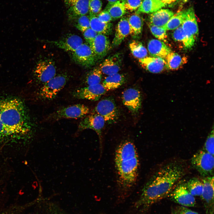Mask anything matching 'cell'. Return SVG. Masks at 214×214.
I'll return each instance as SVG.
<instances>
[{"instance_id": "cell-1", "label": "cell", "mask_w": 214, "mask_h": 214, "mask_svg": "<svg viewBox=\"0 0 214 214\" xmlns=\"http://www.w3.org/2000/svg\"><path fill=\"white\" fill-rule=\"evenodd\" d=\"M185 173V165L178 160L171 161L162 165L146 183L134 207L143 212L168 196Z\"/></svg>"}, {"instance_id": "cell-2", "label": "cell", "mask_w": 214, "mask_h": 214, "mask_svg": "<svg viewBox=\"0 0 214 214\" xmlns=\"http://www.w3.org/2000/svg\"><path fill=\"white\" fill-rule=\"evenodd\" d=\"M115 163L119 197L123 200L130 193L138 176L139 160L133 143L126 141L119 145L115 152Z\"/></svg>"}, {"instance_id": "cell-3", "label": "cell", "mask_w": 214, "mask_h": 214, "mask_svg": "<svg viewBox=\"0 0 214 214\" xmlns=\"http://www.w3.org/2000/svg\"><path fill=\"white\" fill-rule=\"evenodd\" d=\"M22 102L16 98L0 100V138L28 133L32 127Z\"/></svg>"}, {"instance_id": "cell-4", "label": "cell", "mask_w": 214, "mask_h": 214, "mask_svg": "<svg viewBox=\"0 0 214 214\" xmlns=\"http://www.w3.org/2000/svg\"><path fill=\"white\" fill-rule=\"evenodd\" d=\"M69 78L66 74L56 75L42 84L38 92V97L43 101L53 100L65 86Z\"/></svg>"}, {"instance_id": "cell-5", "label": "cell", "mask_w": 214, "mask_h": 214, "mask_svg": "<svg viewBox=\"0 0 214 214\" xmlns=\"http://www.w3.org/2000/svg\"><path fill=\"white\" fill-rule=\"evenodd\" d=\"M191 163L203 177L213 176L214 155L203 150H199L193 156Z\"/></svg>"}, {"instance_id": "cell-6", "label": "cell", "mask_w": 214, "mask_h": 214, "mask_svg": "<svg viewBox=\"0 0 214 214\" xmlns=\"http://www.w3.org/2000/svg\"><path fill=\"white\" fill-rule=\"evenodd\" d=\"M89 111V108L83 104H76L62 108L50 114L46 119L55 121L63 119L81 118L86 116Z\"/></svg>"}, {"instance_id": "cell-7", "label": "cell", "mask_w": 214, "mask_h": 214, "mask_svg": "<svg viewBox=\"0 0 214 214\" xmlns=\"http://www.w3.org/2000/svg\"><path fill=\"white\" fill-rule=\"evenodd\" d=\"M94 111L109 124L116 122L119 117V111L114 100L111 97H106L100 100Z\"/></svg>"}, {"instance_id": "cell-8", "label": "cell", "mask_w": 214, "mask_h": 214, "mask_svg": "<svg viewBox=\"0 0 214 214\" xmlns=\"http://www.w3.org/2000/svg\"><path fill=\"white\" fill-rule=\"evenodd\" d=\"M56 73L54 62L50 59L40 60L36 65L34 71L36 79L42 85L54 77Z\"/></svg>"}, {"instance_id": "cell-9", "label": "cell", "mask_w": 214, "mask_h": 214, "mask_svg": "<svg viewBox=\"0 0 214 214\" xmlns=\"http://www.w3.org/2000/svg\"><path fill=\"white\" fill-rule=\"evenodd\" d=\"M168 197L171 200L184 207H193L196 204L194 196L188 190L185 183L177 185Z\"/></svg>"}, {"instance_id": "cell-10", "label": "cell", "mask_w": 214, "mask_h": 214, "mask_svg": "<svg viewBox=\"0 0 214 214\" xmlns=\"http://www.w3.org/2000/svg\"><path fill=\"white\" fill-rule=\"evenodd\" d=\"M71 57L76 63L86 67L93 65L97 61L89 45L85 43L71 52Z\"/></svg>"}, {"instance_id": "cell-11", "label": "cell", "mask_w": 214, "mask_h": 214, "mask_svg": "<svg viewBox=\"0 0 214 214\" xmlns=\"http://www.w3.org/2000/svg\"><path fill=\"white\" fill-rule=\"evenodd\" d=\"M106 91L103 84H99L77 89L73 92L72 94L76 99L96 101L99 99Z\"/></svg>"}, {"instance_id": "cell-12", "label": "cell", "mask_w": 214, "mask_h": 214, "mask_svg": "<svg viewBox=\"0 0 214 214\" xmlns=\"http://www.w3.org/2000/svg\"><path fill=\"white\" fill-rule=\"evenodd\" d=\"M203 189L200 197L206 214H214V176L203 177Z\"/></svg>"}, {"instance_id": "cell-13", "label": "cell", "mask_w": 214, "mask_h": 214, "mask_svg": "<svg viewBox=\"0 0 214 214\" xmlns=\"http://www.w3.org/2000/svg\"><path fill=\"white\" fill-rule=\"evenodd\" d=\"M105 122L102 117L96 113H94L85 117L81 121L78 125V129L79 131L86 129L94 130L99 136L101 146L102 131Z\"/></svg>"}, {"instance_id": "cell-14", "label": "cell", "mask_w": 214, "mask_h": 214, "mask_svg": "<svg viewBox=\"0 0 214 214\" xmlns=\"http://www.w3.org/2000/svg\"><path fill=\"white\" fill-rule=\"evenodd\" d=\"M123 103L133 114H137L140 108L141 104V92L135 88L126 89L122 93Z\"/></svg>"}, {"instance_id": "cell-15", "label": "cell", "mask_w": 214, "mask_h": 214, "mask_svg": "<svg viewBox=\"0 0 214 214\" xmlns=\"http://www.w3.org/2000/svg\"><path fill=\"white\" fill-rule=\"evenodd\" d=\"M181 26L186 35L196 41L199 35V28L193 7L184 10V19Z\"/></svg>"}, {"instance_id": "cell-16", "label": "cell", "mask_w": 214, "mask_h": 214, "mask_svg": "<svg viewBox=\"0 0 214 214\" xmlns=\"http://www.w3.org/2000/svg\"><path fill=\"white\" fill-rule=\"evenodd\" d=\"M45 41L58 48L71 52L74 51L83 43V40L80 37L73 34H69L58 40Z\"/></svg>"}, {"instance_id": "cell-17", "label": "cell", "mask_w": 214, "mask_h": 214, "mask_svg": "<svg viewBox=\"0 0 214 214\" xmlns=\"http://www.w3.org/2000/svg\"><path fill=\"white\" fill-rule=\"evenodd\" d=\"M89 45L97 61L105 57L111 48L108 38L106 35L100 34H98Z\"/></svg>"}, {"instance_id": "cell-18", "label": "cell", "mask_w": 214, "mask_h": 214, "mask_svg": "<svg viewBox=\"0 0 214 214\" xmlns=\"http://www.w3.org/2000/svg\"><path fill=\"white\" fill-rule=\"evenodd\" d=\"M139 61L143 68L151 73H160L166 68V61L164 59L161 58L147 56L139 59Z\"/></svg>"}, {"instance_id": "cell-19", "label": "cell", "mask_w": 214, "mask_h": 214, "mask_svg": "<svg viewBox=\"0 0 214 214\" xmlns=\"http://www.w3.org/2000/svg\"><path fill=\"white\" fill-rule=\"evenodd\" d=\"M147 48L152 56L165 59L167 55L172 51L163 41L156 39H152L148 42Z\"/></svg>"}, {"instance_id": "cell-20", "label": "cell", "mask_w": 214, "mask_h": 214, "mask_svg": "<svg viewBox=\"0 0 214 214\" xmlns=\"http://www.w3.org/2000/svg\"><path fill=\"white\" fill-rule=\"evenodd\" d=\"M121 59L118 54H115L106 59L100 68L103 74L109 75L118 73L121 68Z\"/></svg>"}, {"instance_id": "cell-21", "label": "cell", "mask_w": 214, "mask_h": 214, "mask_svg": "<svg viewBox=\"0 0 214 214\" xmlns=\"http://www.w3.org/2000/svg\"><path fill=\"white\" fill-rule=\"evenodd\" d=\"M129 34L130 28L128 18L126 17H122L116 27L114 37L112 42L113 45L116 46L120 45Z\"/></svg>"}, {"instance_id": "cell-22", "label": "cell", "mask_w": 214, "mask_h": 214, "mask_svg": "<svg viewBox=\"0 0 214 214\" xmlns=\"http://www.w3.org/2000/svg\"><path fill=\"white\" fill-rule=\"evenodd\" d=\"M89 0H77L69 7L68 17L74 20L79 16L86 15L89 12Z\"/></svg>"}, {"instance_id": "cell-23", "label": "cell", "mask_w": 214, "mask_h": 214, "mask_svg": "<svg viewBox=\"0 0 214 214\" xmlns=\"http://www.w3.org/2000/svg\"><path fill=\"white\" fill-rule=\"evenodd\" d=\"M174 14L173 12L169 10L160 9L150 15L149 23L156 26L163 27Z\"/></svg>"}, {"instance_id": "cell-24", "label": "cell", "mask_w": 214, "mask_h": 214, "mask_svg": "<svg viewBox=\"0 0 214 214\" xmlns=\"http://www.w3.org/2000/svg\"><path fill=\"white\" fill-rule=\"evenodd\" d=\"M130 28V34L134 38L140 37L142 33L143 21L142 18L136 13L133 14L128 18Z\"/></svg>"}, {"instance_id": "cell-25", "label": "cell", "mask_w": 214, "mask_h": 214, "mask_svg": "<svg viewBox=\"0 0 214 214\" xmlns=\"http://www.w3.org/2000/svg\"><path fill=\"white\" fill-rule=\"evenodd\" d=\"M90 28L97 34L105 35L110 34L112 32V24L110 22L106 23L100 20L97 15H89Z\"/></svg>"}, {"instance_id": "cell-26", "label": "cell", "mask_w": 214, "mask_h": 214, "mask_svg": "<svg viewBox=\"0 0 214 214\" xmlns=\"http://www.w3.org/2000/svg\"><path fill=\"white\" fill-rule=\"evenodd\" d=\"M126 78L123 74L118 73L108 75L104 80L103 85L106 91L113 90L125 83Z\"/></svg>"}, {"instance_id": "cell-27", "label": "cell", "mask_w": 214, "mask_h": 214, "mask_svg": "<svg viewBox=\"0 0 214 214\" xmlns=\"http://www.w3.org/2000/svg\"><path fill=\"white\" fill-rule=\"evenodd\" d=\"M166 68L171 70H176L180 68L187 62V59L172 51L170 52L165 59Z\"/></svg>"}, {"instance_id": "cell-28", "label": "cell", "mask_w": 214, "mask_h": 214, "mask_svg": "<svg viewBox=\"0 0 214 214\" xmlns=\"http://www.w3.org/2000/svg\"><path fill=\"white\" fill-rule=\"evenodd\" d=\"M166 5L160 0H143L136 13H152L154 12Z\"/></svg>"}, {"instance_id": "cell-29", "label": "cell", "mask_w": 214, "mask_h": 214, "mask_svg": "<svg viewBox=\"0 0 214 214\" xmlns=\"http://www.w3.org/2000/svg\"><path fill=\"white\" fill-rule=\"evenodd\" d=\"M174 30L172 36L174 40L181 42L185 49H190L194 46L195 41L186 35L181 26Z\"/></svg>"}, {"instance_id": "cell-30", "label": "cell", "mask_w": 214, "mask_h": 214, "mask_svg": "<svg viewBox=\"0 0 214 214\" xmlns=\"http://www.w3.org/2000/svg\"><path fill=\"white\" fill-rule=\"evenodd\" d=\"M105 10L109 13L112 20L122 17L125 14L126 10L121 0L113 3H108Z\"/></svg>"}, {"instance_id": "cell-31", "label": "cell", "mask_w": 214, "mask_h": 214, "mask_svg": "<svg viewBox=\"0 0 214 214\" xmlns=\"http://www.w3.org/2000/svg\"><path fill=\"white\" fill-rule=\"evenodd\" d=\"M185 183L187 189L192 196H201L203 189L202 179L194 177L190 179Z\"/></svg>"}, {"instance_id": "cell-32", "label": "cell", "mask_w": 214, "mask_h": 214, "mask_svg": "<svg viewBox=\"0 0 214 214\" xmlns=\"http://www.w3.org/2000/svg\"><path fill=\"white\" fill-rule=\"evenodd\" d=\"M133 55L139 59L147 56L148 52L147 49L141 42L134 40L129 45Z\"/></svg>"}, {"instance_id": "cell-33", "label": "cell", "mask_w": 214, "mask_h": 214, "mask_svg": "<svg viewBox=\"0 0 214 214\" xmlns=\"http://www.w3.org/2000/svg\"><path fill=\"white\" fill-rule=\"evenodd\" d=\"M184 18V10L174 14L163 27L166 31L175 30L181 25Z\"/></svg>"}, {"instance_id": "cell-34", "label": "cell", "mask_w": 214, "mask_h": 214, "mask_svg": "<svg viewBox=\"0 0 214 214\" xmlns=\"http://www.w3.org/2000/svg\"><path fill=\"white\" fill-rule=\"evenodd\" d=\"M102 73L100 67H96L90 72L86 78V83L91 85L100 84L102 77Z\"/></svg>"}, {"instance_id": "cell-35", "label": "cell", "mask_w": 214, "mask_h": 214, "mask_svg": "<svg viewBox=\"0 0 214 214\" xmlns=\"http://www.w3.org/2000/svg\"><path fill=\"white\" fill-rule=\"evenodd\" d=\"M147 24L152 33L156 38L163 42H166L167 38V31L163 27L156 26L149 22Z\"/></svg>"}, {"instance_id": "cell-36", "label": "cell", "mask_w": 214, "mask_h": 214, "mask_svg": "<svg viewBox=\"0 0 214 214\" xmlns=\"http://www.w3.org/2000/svg\"><path fill=\"white\" fill-rule=\"evenodd\" d=\"M75 26L78 30L83 32L90 27L89 16L86 15L78 17L74 19Z\"/></svg>"}, {"instance_id": "cell-37", "label": "cell", "mask_w": 214, "mask_h": 214, "mask_svg": "<svg viewBox=\"0 0 214 214\" xmlns=\"http://www.w3.org/2000/svg\"><path fill=\"white\" fill-rule=\"evenodd\" d=\"M214 127L213 125L212 129L206 139L202 149L213 155L214 153Z\"/></svg>"}, {"instance_id": "cell-38", "label": "cell", "mask_w": 214, "mask_h": 214, "mask_svg": "<svg viewBox=\"0 0 214 214\" xmlns=\"http://www.w3.org/2000/svg\"><path fill=\"white\" fill-rule=\"evenodd\" d=\"M102 5L101 0H89V15H97L101 10Z\"/></svg>"}, {"instance_id": "cell-39", "label": "cell", "mask_w": 214, "mask_h": 214, "mask_svg": "<svg viewBox=\"0 0 214 214\" xmlns=\"http://www.w3.org/2000/svg\"><path fill=\"white\" fill-rule=\"evenodd\" d=\"M126 10L133 11L138 9L141 6L143 0H121Z\"/></svg>"}, {"instance_id": "cell-40", "label": "cell", "mask_w": 214, "mask_h": 214, "mask_svg": "<svg viewBox=\"0 0 214 214\" xmlns=\"http://www.w3.org/2000/svg\"><path fill=\"white\" fill-rule=\"evenodd\" d=\"M84 37L89 44L92 43L98 34L91 28H89L83 32Z\"/></svg>"}, {"instance_id": "cell-41", "label": "cell", "mask_w": 214, "mask_h": 214, "mask_svg": "<svg viewBox=\"0 0 214 214\" xmlns=\"http://www.w3.org/2000/svg\"><path fill=\"white\" fill-rule=\"evenodd\" d=\"M175 214H199L198 213L183 206H178L172 211Z\"/></svg>"}, {"instance_id": "cell-42", "label": "cell", "mask_w": 214, "mask_h": 214, "mask_svg": "<svg viewBox=\"0 0 214 214\" xmlns=\"http://www.w3.org/2000/svg\"><path fill=\"white\" fill-rule=\"evenodd\" d=\"M97 16L100 20L105 23H110L112 20L110 14L105 10L99 13Z\"/></svg>"}, {"instance_id": "cell-43", "label": "cell", "mask_w": 214, "mask_h": 214, "mask_svg": "<svg viewBox=\"0 0 214 214\" xmlns=\"http://www.w3.org/2000/svg\"><path fill=\"white\" fill-rule=\"evenodd\" d=\"M166 5L170 4L176 2L177 0H160Z\"/></svg>"}, {"instance_id": "cell-44", "label": "cell", "mask_w": 214, "mask_h": 214, "mask_svg": "<svg viewBox=\"0 0 214 214\" xmlns=\"http://www.w3.org/2000/svg\"><path fill=\"white\" fill-rule=\"evenodd\" d=\"M109 2V3H113L116 2L118 1H121V0H107Z\"/></svg>"}, {"instance_id": "cell-45", "label": "cell", "mask_w": 214, "mask_h": 214, "mask_svg": "<svg viewBox=\"0 0 214 214\" xmlns=\"http://www.w3.org/2000/svg\"><path fill=\"white\" fill-rule=\"evenodd\" d=\"M182 4H184L188 2L190 0H178Z\"/></svg>"}, {"instance_id": "cell-46", "label": "cell", "mask_w": 214, "mask_h": 214, "mask_svg": "<svg viewBox=\"0 0 214 214\" xmlns=\"http://www.w3.org/2000/svg\"><path fill=\"white\" fill-rule=\"evenodd\" d=\"M171 214H175L174 213H173V212H172Z\"/></svg>"}]
</instances>
